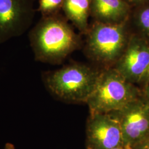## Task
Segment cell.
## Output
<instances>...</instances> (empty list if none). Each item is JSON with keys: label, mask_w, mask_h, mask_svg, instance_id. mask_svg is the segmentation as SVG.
<instances>
[{"label": "cell", "mask_w": 149, "mask_h": 149, "mask_svg": "<svg viewBox=\"0 0 149 149\" xmlns=\"http://www.w3.org/2000/svg\"><path fill=\"white\" fill-rule=\"evenodd\" d=\"M146 96L148 98V101L149 102V86H148L147 88H146Z\"/></svg>", "instance_id": "17"}, {"label": "cell", "mask_w": 149, "mask_h": 149, "mask_svg": "<svg viewBox=\"0 0 149 149\" xmlns=\"http://www.w3.org/2000/svg\"><path fill=\"white\" fill-rule=\"evenodd\" d=\"M109 114L119 124L124 147L130 149L149 133V102L135 99L126 106Z\"/></svg>", "instance_id": "5"}, {"label": "cell", "mask_w": 149, "mask_h": 149, "mask_svg": "<svg viewBox=\"0 0 149 149\" xmlns=\"http://www.w3.org/2000/svg\"><path fill=\"white\" fill-rule=\"evenodd\" d=\"M3 149H15V145L10 143H7L5 144L4 148Z\"/></svg>", "instance_id": "14"}, {"label": "cell", "mask_w": 149, "mask_h": 149, "mask_svg": "<svg viewBox=\"0 0 149 149\" xmlns=\"http://www.w3.org/2000/svg\"><path fill=\"white\" fill-rule=\"evenodd\" d=\"M146 80L148 82V83H149L148 86H149V67H148V69L147 70V71H146L145 74L144 75V77H143V79L142 80Z\"/></svg>", "instance_id": "16"}, {"label": "cell", "mask_w": 149, "mask_h": 149, "mask_svg": "<svg viewBox=\"0 0 149 149\" xmlns=\"http://www.w3.org/2000/svg\"><path fill=\"white\" fill-rule=\"evenodd\" d=\"M86 137L87 149L124 147L120 126L108 113L90 114L86 123Z\"/></svg>", "instance_id": "7"}, {"label": "cell", "mask_w": 149, "mask_h": 149, "mask_svg": "<svg viewBox=\"0 0 149 149\" xmlns=\"http://www.w3.org/2000/svg\"><path fill=\"white\" fill-rule=\"evenodd\" d=\"M64 0H39L38 11L43 16H50L56 14L63 8Z\"/></svg>", "instance_id": "11"}, {"label": "cell", "mask_w": 149, "mask_h": 149, "mask_svg": "<svg viewBox=\"0 0 149 149\" xmlns=\"http://www.w3.org/2000/svg\"><path fill=\"white\" fill-rule=\"evenodd\" d=\"M35 0H0V44L22 36L36 15Z\"/></svg>", "instance_id": "6"}, {"label": "cell", "mask_w": 149, "mask_h": 149, "mask_svg": "<svg viewBox=\"0 0 149 149\" xmlns=\"http://www.w3.org/2000/svg\"><path fill=\"white\" fill-rule=\"evenodd\" d=\"M127 3H139L140 2H143L144 1H145L146 0H124Z\"/></svg>", "instance_id": "15"}, {"label": "cell", "mask_w": 149, "mask_h": 149, "mask_svg": "<svg viewBox=\"0 0 149 149\" xmlns=\"http://www.w3.org/2000/svg\"><path fill=\"white\" fill-rule=\"evenodd\" d=\"M130 149L129 148H128L127 147H119V148H114V149Z\"/></svg>", "instance_id": "18"}, {"label": "cell", "mask_w": 149, "mask_h": 149, "mask_svg": "<svg viewBox=\"0 0 149 149\" xmlns=\"http://www.w3.org/2000/svg\"><path fill=\"white\" fill-rule=\"evenodd\" d=\"M100 73L85 65L72 63L43 72L42 80L45 88L57 100L68 103H87Z\"/></svg>", "instance_id": "2"}, {"label": "cell", "mask_w": 149, "mask_h": 149, "mask_svg": "<svg viewBox=\"0 0 149 149\" xmlns=\"http://www.w3.org/2000/svg\"><path fill=\"white\" fill-rule=\"evenodd\" d=\"M138 98L133 84L114 68L101 71L95 89L87 102L90 114L109 113L120 109Z\"/></svg>", "instance_id": "3"}, {"label": "cell", "mask_w": 149, "mask_h": 149, "mask_svg": "<svg viewBox=\"0 0 149 149\" xmlns=\"http://www.w3.org/2000/svg\"><path fill=\"white\" fill-rule=\"evenodd\" d=\"M36 61L61 64L79 46V38L66 21L56 14L43 16L29 32Z\"/></svg>", "instance_id": "1"}, {"label": "cell", "mask_w": 149, "mask_h": 149, "mask_svg": "<svg viewBox=\"0 0 149 149\" xmlns=\"http://www.w3.org/2000/svg\"><path fill=\"white\" fill-rule=\"evenodd\" d=\"M91 8L100 21L111 23L125 21L129 10L124 0H91Z\"/></svg>", "instance_id": "9"}, {"label": "cell", "mask_w": 149, "mask_h": 149, "mask_svg": "<svg viewBox=\"0 0 149 149\" xmlns=\"http://www.w3.org/2000/svg\"><path fill=\"white\" fill-rule=\"evenodd\" d=\"M137 19L139 27L149 36V7L140 11Z\"/></svg>", "instance_id": "12"}, {"label": "cell", "mask_w": 149, "mask_h": 149, "mask_svg": "<svg viewBox=\"0 0 149 149\" xmlns=\"http://www.w3.org/2000/svg\"><path fill=\"white\" fill-rule=\"evenodd\" d=\"M133 149H149V133Z\"/></svg>", "instance_id": "13"}, {"label": "cell", "mask_w": 149, "mask_h": 149, "mask_svg": "<svg viewBox=\"0 0 149 149\" xmlns=\"http://www.w3.org/2000/svg\"><path fill=\"white\" fill-rule=\"evenodd\" d=\"M125 21L111 23L100 22L91 29L87 42L91 58L104 65L116 64L128 43Z\"/></svg>", "instance_id": "4"}, {"label": "cell", "mask_w": 149, "mask_h": 149, "mask_svg": "<svg viewBox=\"0 0 149 149\" xmlns=\"http://www.w3.org/2000/svg\"><path fill=\"white\" fill-rule=\"evenodd\" d=\"M149 66V46L137 38H131L114 67L129 82L143 80Z\"/></svg>", "instance_id": "8"}, {"label": "cell", "mask_w": 149, "mask_h": 149, "mask_svg": "<svg viewBox=\"0 0 149 149\" xmlns=\"http://www.w3.org/2000/svg\"><path fill=\"white\" fill-rule=\"evenodd\" d=\"M91 0H64L63 9L67 18L81 31L87 28Z\"/></svg>", "instance_id": "10"}]
</instances>
